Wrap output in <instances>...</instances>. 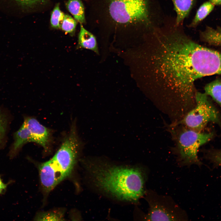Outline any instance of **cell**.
Here are the masks:
<instances>
[{
	"mask_svg": "<svg viewBox=\"0 0 221 221\" xmlns=\"http://www.w3.org/2000/svg\"><path fill=\"white\" fill-rule=\"evenodd\" d=\"M82 145L76 126L74 125L59 149L51 159L64 179L71 173Z\"/></svg>",
	"mask_w": 221,
	"mask_h": 221,
	"instance_id": "cell-6",
	"label": "cell"
},
{
	"mask_svg": "<svg viewBox=\"0 0 221 221\" xmlns=\"http://www.w3.org/2000/svg\"><path fill=\"white\" fill-rule=\"evenodd\" d=\"M66 5L75 20L82 24L86 23L84 7L81 0H68Z\"/></svg>",
	"mask_w": 221,
	"mask_h": 221,
	"instance_id": "cell-14",
	"label": "cell"
},
{
	"mask_svg": "<svg viewBox=\"0 0 221 221\" xmlns=\"http://www.w3.org/2000/svg\"><path fill=\"white\" fill-rule=\"evenodd\" d=\"M206 68L208 76L221 75V53L209 49L206 55Z\"/></svg>",
	"mask_w": 221,
	"mask_h": 221,
	"instance_id": "cell-11",
	"label": "cell"
},
{
	"mask_svg": "<svg viewBox=\"0 0 221 221\" xmlns=\"http://www.w3.org/2000/svg\"><path fill=\"white\" fill-rule=\"evenodd\" d=\"M144 37L137 54L143 91L157 105L174 109L175 114H186L196 104L200 45L177 30Z\"/></svg>",
	"mask_w": 221,
	"mask_h": 221,
	"instance_id": "cell-1",
	"label": "cell"
},
{
	"mask_svg": "<svg viewBox=\"0 0 221 221\" xmlns=\"http://www.w3.org/2000/svg\"><path fill=\"white\" fill-rule=\"evenodd\" d=\"M195 106L179 121L172 125H181L191 130L201 132L210 122H216L219 116L217 111L204 93L196 91Z\"/></svg>",
	"mask_w": 221,
	"mask_h": 221,
	"instance_id": "cell-5",
	"label": "cell"
},
{
	"mask_svg": "<svg viewBox=\"0 0 221 221\" xmlns=\"http://www.w3.org/2000/svg\"><path fill=\"white\" fill-rule=\"evenodd\" d=\"M64 14L62 12L59 7V4H57L55 6L51 14L50 22L52 26L58 29L61 27Z\"/></svg>",
	"mask_w": 221,
	"mask_h": 221,
	"instance_id": "cell-20",
	"label": "cell"
},
{
	"mask_svg": "<svg viewBox=\"0 0 221 221\" xmlns=\"http://www.w3.org/2000/svg\"><path fill=\"white\" fill-rule=\"evenodd\" d=\"M24 122L30 131L31 142L39 145L47 150L51 141V133L49 129L33 117L25 118Z\"/></svg>",
	"mask_w": 221,
	"mask_h": 221,
	"instance_id": "cell-9",
	"label": "cell"
},
{
	"mask_svg": "<svg viewBox=\"0 0 221 221\" xmlns=\"http://www.w3.org/2000/svg\"><path fill=\"white\" fill-rule=\"evenodd\" d=\"M165 197L158 196L150 197L147 220L176 221L181 220V211L178 207Z\"/></svg>",
	"mask_w": 221,
	"mask_h": 221,
	"instance_id": "cell-7",
	"label": "cell"
},
{
	"mask_svg": "<svg viewBox=\"0 0 221 221\" xmlns=\"http://www.w3.org/2000/svg\"><path fill=\"white\" fill-rule=\"evenodd\" d=\"M176 16L175 25H179L188 17L193 8L195 0H171Z\"/></svg>",
	"mask_w": 221,
	"mask_h": 221,
	"instance_id": "cell-12",
	"label": "cell"
},
{
	"mask_svg": "<svg viewBox=\"0 0 221 221\" xmlns=\"http://www.w3.org/2000/svg\"><path fill=\"white\" fill-rule=\"evenodd\" d=\"M7 184L3 183L0 177V194H2L6 189Z\"/></svg>",
	"mask_w": 221,
	"mask_h": 221,
	"instance_id": "cell-24",
	"label": "cell"
},
{
	"mask_svg": "<svg viewBox=\"0 0 221 221\" xmlns=\"http://www.w3.org/2000/svg\"><path fill=\"white\" fill-rule=\"evenodd\" d=\"M91 29L114 38L131 37L149 27V0H87Z\"/></svg>",
	"mask_w": 221,
	"mask_h": 221,
	"instance_id": "cell-2",
	"label": "cell"
},
{
	"mask_svg": "<svg viewBox=\"0 0 221 221\" xmlns=\"http://www.w3.org/2000/svg\"><path fill=\"white\" fill-rule=\"evenodd\" d=\"M78 47L91 50L97 54L99 51L95 35L86 29L80 23V30L78 35Z\"/></svg>",
	"mask_w": 221,
	"mask_h": 221,
	"instance_id": "cell-10",
	"label": "cell"
},
{
	"mask_svg": "<svg viewBox=\"0 0 221 221\" xmlns=\"http://www.w3.org/2000/svg\"><path fill=\"white\" fill-rule=\"evenodd\" d=\"M181 125L172 131L176 142L180 163L183 165H201L197 156L198 149L211 140L213 134L197 131Z\"/></svg>",
	"mask_w": 221,
	"mask_h": 221,
	"instance_id": "cell-4",
	"label": "cell"
},
{
	"mask_svg": "<svg viewBox=\"0 0 221 221\" xmlns=\"http://www.w3.org/2000/svg\"><path fill=\"white\" fill-rule=\"evenodd\" d=\"M90 173L99 188L121 200L136 201L143 195L145 175L138 167L90 164Z\"/></svg>",
	"mask_w": 221,
	"mask_h": 221,
	"instance_id": "cell-3",
	"label": "cell"
},
{
	"mask_svg": "<svg viewBox=\"0 0 221 221\" xmlns=\"http://www.w3.org/2000/svg\"><path fill=\"white\" fill-rule=\"evenodd\" d=\"M9 120L7 114L0 109V147L5 142Z\"/></svg>",
	"mask_w": 221,
	"mask_h": 221,
	"instance_id": "cell-19",
	"label": "cell"
},
{
	"mask_svg": "<svg viewBox=\"0 0 221 221\" xmlns=\"http://www.w3.org/2000/svg\"><path fill=\"white\" fill-rule=\"evenodd\" d=\"M205 93L211 97L221 106V80L216 79L206 84Z\"/></svg>",
	"mask_w": 221,
	"mask_h": 221,
	"instance_id": "cell-17",
	"label": "cell"
},
{
	"mask_svg": "<svg viewBox=\"0 0 221 221\" xmlns=\"http://www.w3.org/2000/svg\"><path fill=\"white\" fill-rule=\"evenodd\" d=\"M200 37L201 39L209 45L221 47V27H206L201 32Z\"/></svg>",
	"mask_w": 221,
	"mask_h": 221,
	"instance_id": "cell-15",
	"label": "cell"
},
{
	"mask_svg": "<svg viewBox=\"0 0 221 221\" xmlns=\"http://www.w3.org/2000/svg\"><path fill=\"white\" fill-rule=\"evenodd\" d=\"M76 25L77 21L76 20L70 16L65 14L60 27L65 32L72 35L75 32Z\"/></svg>",
	"mask_w": 221,
	"mask_h": 221,
	"instance_id": "cell-21",
	"label": "cell"
},
{
	"mask_svg": "<svg viewBox=\"0 0 221 221\" xmlns=\"http://www.w3.org/2000/svg\"><path fill=\"white\" fill-rule=\"evenodd\" d=\"M39 170L41 185L45 193L50 192L64 180L51 159L41 164Z\"/></svg>",
	"mask_w": 221,
	"mask_h": 221,
	"instance_id": "cell-8",
	"label": "cell"
},
{
	"mask_svg": "<svg viewBox=\"0 0 221 221\" xmlns=\"http://www.w3.org/2000/svg\"><path fill=\"white\" fill-rule=\"evenodd\" d=\"M210 2L214 5H221V0H209Z\"/></svg>",
	"mask_w": 221,
	"mask_h": 221,
	"instance_id": "cell-25",
	"label": "cell"
},
{
	"mask_svg": "<svg viewBox=\"0 0 221 221\" xmlns=\"http://www.w3.org/2000/svg\"><path fill=\"white\" fill-rule=\"evenodd\" d=\"M214 5L210 1L203 3L198 8L189 27H194L204 19L213 10Z\"/></svg>",
	"mask_w": 221,
	"mask_h": 221,
	"instance_id": "cell-16",
	"label": "cell"
},
{
	"mask_svg": "<svg viewBox=\"0 0 221 221\" xmlns=\"http://www.w3.org/2000/svg\"><path fill=\"white\" fill-rule=\"evenodd\" d=\"M21 5L28 7H33L37 5L45 4L47 0H16Z\"/></svg>",
	"mask_w": 221,
	"mask_h": 221,
	"instance_id": "cell-22",
	"label": "cell"
},
{
	"mask_svg": "<svg viewBox=\"0 0 221 221\" xmlns=\"http://www.w3.org/2000/svg\"><path fill=\"white\" fill-rule=\"evenodd\" d=\"M64 211L60 209L40 212L35 218L37 221H62L64 220Z\"/></svg>",
	"mask_w": 221,
	"mask_h": 221,
	"instance_id": "cell-18",
	"label": "cell"
},
{
	"mask_svg": "<svg viewBox=\"0 0 221 221\" xmlns=\"http://www.w3.org/2000/svg\"><path fill=\"white\" fill-rule=\"evenodd\" d=\"M210 159L214 165L221 166V151L213 154L210 157Z\"/></svg>",
	"mask_w": 221,
	"mask_h": 221,
	"instance_id": "cell-23",
	"label": "cell"
},
{
	"mask_svg": "<svg viewBox=\"0 0 221 221\" xmlns=\"http://www.w3.org/2000/svg\"><path fill=\"white\" fill-rule=\"evenodd\" d=\"M14 138L11 149V153L14 154L17 152L24 144L31 142L30 131L24 122L14 134Z\"/></svg>",
	"mask_w": 221,
	"mask_h": 221,
	"instance_id": "cell-13",
	"label": "cell"
}]
</instances>
